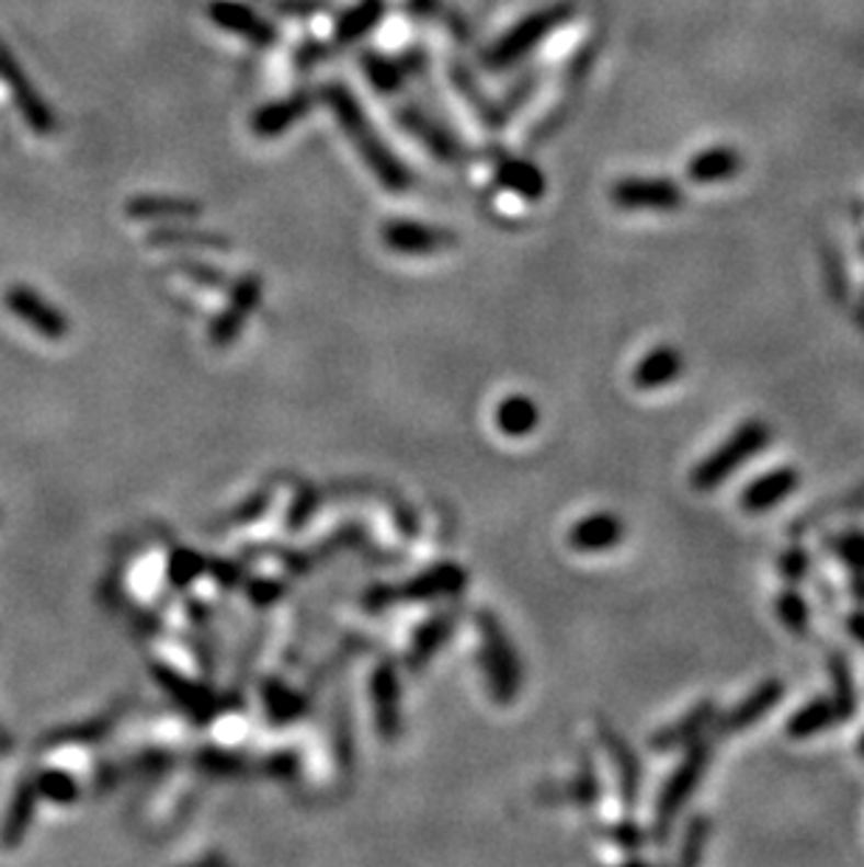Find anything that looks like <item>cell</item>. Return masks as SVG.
Here are the masks:
<instances>
[{
    "mask_svg": "<svg viewBox=\"0 0 864 867\" xmlns=\"http://www.w3.org/2000/svg\"><path fill=\"white\" fill-rule=\"evenodd\" d=\"M323 102L326 107L331 110V115L338 118L343 133L349 135V140L354 144L360 158L368 163L374 178L379 180L385 189H390V192H405V189H410L413 178H410L405 163L390 152L388 144L376 135L374 124L368 122V115L363 113V107L356 104L354 93H351L345 84L331 82L323 88Z\"/></svg>",
    "mask_w": 864,
    "mask_h": 867,
    "instance_id": "6da1fadb",
    "label": "cell"
},
{
    "mask_svg": "<svg viewBox=\"0 0 864 867\" xmlns=\"http://www.w3.org/2000/svg\"><path fill=\"white\" fill-rule=\"evenodd\" d=\"M710 758H713V741L702 735V739H696L691 746H687V753L682 755L677 769L671 772L666 784H662L655 803V823H651V836H655L657 845L668 842L677 820H680L682 809H685L687 800L693 798V791L700 789L707 766H710Z\"/></svg>",
    "mask_w": 864,
    "mask_h": 867,
    "instance_id": "7a4b0ae2",
    "label": "cell"
},
{
    "mask_svg": "<svg viewBox=\"0 0 864 867\" xmlns=\"http://www.w3.org/2000/svg\"><path fill=\"white\" fill-rule=\"evenodd\" d=\"M772 441V427L766 421L761 419H750L743 421L741 427L732 430L716 449H713L707 458H702L700 464L693 466L691 472V486L696 491H713L718 486L730 480L732 475L741 469L747 460L755 458L758 453L770 447Z\"/></svg>",
    "mask_w": 864,
    "mask_h": 867,
    "instance_id": "3957f363",
    "label": "cell"
},
{
    "mask_svg": "<svg viewBox=\"0 0 864 867\" xmlns=\"http://www.w3.org/2000/svg\"><path fill=\"white\" fill-rule=\"evenodd\" d=\"M572 14L570 3H556V7H547L534 12L531 18H525L522 23H516L500 43L486 54V65L491 70H502L511 68V65L520 62L525 54H531L542 39H547V34H554L561 23H567Z\"/></svg>",
    "mask_w": 864,
    "mask_h": 867,
    "instance_id": "277c9868",
    "label": "cell"
},
{
    "mask_svg": "<svg viewBox=\"0 0 864 867\" xmlns=\"http://www.w3.org/2000/svg\"><path fill=\"white\" fill-rule=\"evenodd\" d=\"M480 631H484V671L486 680H489L491 696L500 701H511L516 694H520L522 685V665L520 658H516L514 646L511 640L505 638L502 626L491 618L489 613L480 615Z\"/></svg>",
    "mask_w": 864,
    "mask_h": 867,
    "instance_id": "5b68a950",
    "label": "cell"
},
{
    "mask_svg": "<svg viewBox=\"0 0 864 867\" xmlns=\"http://www.w3.org/2000/svg\"><path fill=\"white\" fill-rule=\"evenodd\" d=\"M466 587V573L458 564H439L427 570L419 579H413L407 587H376L371 590L365 606L368 609H385L390 604H405V601H432L444 595H458Z\"/></svg>",
    "mask_w": 864,
    "mask_h": 867,
    "instance_id": "8992f818",
    "label": "cell"
},
{
    "mask_svg": "<svg viewBox=\"0 0 864 867\" xmlns=\"http://www.w3.org/2000/svg\"><path fill=\"white\" fill-rule=\"evenodd\" d=\"M0 82L9 88V93H12L14 99V107L20 110L23 118H26L32 133L52 135L54 129H57V118H54L52 107H48V104L43 102V96L32 88V82H29V77L18 65V59L9 54V48L3 43H0Z\"/></svg>",
    "mask_w": 864,
    "mask_h": 867,
    "instance_id": "52a82bcc",
    "label": "cell"
},
{
    "mask_svg": "<svg viewBox=\"0 0 864 867\" xmlns=\"http://www.w3.org/2000/svg\"><path fill=\"white\" fill-rule=\"evenodd\" d=\"M783 691L786 688H783L781 680H763L761 685H755L750 694L738 701L736 708L727 710L725 716H716V721H713L716 735H736L758 725L763 716H770L777 708V701L783 699Z\"/></svg>",
    "mask_w": 864,
    "mask_h": 867,
    "instance_id": "ba28073f",
    "label": "cell"
},
{
    "mask_svg": "<svg viewBox=\"0 0 864 867\" xmlns=\"http://www.w3.org/2000/svg\"><path fill=\"white\" fill-rule=\"evenodd\" d=\"M7 307L14 318H20L23 323L32 326L39 338L62 340L65 334H68V320H65V315L59 312L54 304H48L43 295H37L34 289L23 287V284H18V287L9 289Z\"/></svg>",
    "mask_w": 864,
    "mask_h": 867,
    "instance_id": "9c48e42d",
    "label": "cell"
},
{
    "mask_svg": "<svg viewBox=\"0 0 864 867\" xmlns=\"http://www.w3.org/2000/svg\"><path fill=\"white\" fill-rule=\"evenodd\" d=\"M382 242L394 253L405 255H427L439 253L455 244V237L444 228H432V225L407 223V219H394L382 228Z\"/></svg>",
    "mask_w": 864,
    "mask_h": 867,
    "instance_id": "30bf717a",
    "label": "cell"
},
{
    "mask_svg": "<svg viewBox=\"0 0 864 867\" xmlns=\"http://www.w3.org/2000/svg\"><path fill=\"white\" fill-rule=\"evenodd\" d=\"M800 486V472L795 466H777L770 472L758 475L747 489L738 494V503L747 514H766L775 505H781L783 500L792 498Z\"/></svg>",
    "mask_w": 864,
    "mask_h": 867,
    "instance_id": "8fae6325",
    "label": "cell"
},
{
    "mask_svg": "<svg viewBox=\"0 0 864 867\" xmlns=\"http://www.w3.org/2000/svg\"><path fill=\"white\" fill-rule=\"evenodd\" d=\"M716 716H718L716 699L696 701L682 719L671 721V725L657 730L648 744H651V750H657V753H671V750H680V746H691L693 741L702 739V735L713 728Z\"/></svg>",
    "mask_w": 864,
    "mask_h": 867,
    "instance_id": "7c38bea8",
    "label": "cell"
},
{
    "mask_svg": "<svg viewBox=\"0 0 864 867\" xmlns=\"http://www.w3.org/2000/svg\"><path fill=\"white\" fill-rule=\"evenodd\" d=\"M259 298H261L259 275H242L236 284H230V307L214 320L211 340H214L216 345L234 343V340L239 338V332H242L248 315H253V309L259 307Z\"/></svg>",
    "mask_w": 864,
    "mask_h": 867,
    "instance_id": "4fadbf2b",
    "label": "cell"
},
{
    "mask_svg": "<svg viewBox=\"0 0 864 867\" xmlns=\"http://www.w3.org/2000/svg\"><path fill=\"white\" fill-rule=\"evenodd\" d=\"M612 199L621 208H648V210H671L682 205V192L674 183L660 178H629L612 189Z\"/></svg>",
    "mask_w": 864,
    "mask_h": 867,
    "instance_id": "5bb4252c",
    "label": "cell"
},
{
    "mask_svg": "<svg viewBox=\"0 0 864 867\" xmlns=\"http://www.w3.org/2000/svg\"><path fill=\"white\" fill-rule=\"evenodd\" d=\"M208 18L223 32L236 34V37L248 39V43L261 45V48H268V45L275 43V28L261 14L245 7V3H236V0H214L208 7Z\"/></svg>",
    "mask_w": 864,
    "mask_h": 867,
    "instance_id": "9a60e30c",
    "label": "cell"
},
{
    "mask_svg": "<svg viewBox=\"0 0 864 867\" xmlns=\"http://www.w3.org/2000/svg\"><path fill=\"white\" fill-rule=\"evenodd\" d=\"M623 536H626L623 520L617 514H610V511H598V514H590V517L572 525L567 543L579 554H601V550L621 545Z\"/></svg>",
    "mask_w": 864,
    "mask_h": 867,
    "instance_id": "2e32d148",
    "label": "cell"
},
{
    "mask_svg": "<svg viewBox=\"0 0 864 867\" xmlns=\"http://www.w3.org/2000/svg\"><path fill=\"white\" fill-rule=\"evenodd\" d=\"M601 741H604L606 753L612 755L617 769V789H621L623 809L635 811L637 798H640V758L635 755V750L629 746V741L623 739L615 728L601 725Z\"/></svg>",
    "mask_w": 864,
    "mask_h": 867,
    "instance_id": "e0dca14e",
    "label": "cell"
},
{
    "mask_svg": "<svg viewBox=\"0 0 864 867\" xmlns=\"http://www.w3.org/2000/svg\"><path fill=\"white\" fill-rule=\"evenodd\" d=\"M399 124L407 129V133L413 135L416 140L424 144L427 152H432L439 160H444V163H455V160H461V155H464V149H461V144L455 140V135L446 133L435 118L421 113L419 107L399 110Z\"/></svg>",
    "mask_w": 864,
    "mask_h": 867,
    "instance_id": "ac0fdd59",
    "label": "cell"
},
{
    "mask_svg": "<svg viewBox=\"0 0 864 867\" xmlns=\"http://www.w3.org/2000/svg\"><path fill=\"white\" fill-rule=\"evenodd\" d=\"M685 357L674 345H655L632 370V383L637 390H657L682 377Z\"/></svg>",
    "mask_w": 864,
    "mask_h": 867,
    "instance_id": "d6986e66",
    "label": "cell"
},
{
    "mask_svg": "<svg viewBox=\"0 0 864 867\" xmlns=\"http://www.w3.org/2000/svg\"><path fill=\"white\" fill-rule=\"evenodd\" d=\"M311 107V93L300 90V93H293V96L278 99V102H270L264 107H259L250 118V127L259 138H278L284 135L286 129L293 127L295 122H300Z\"/></svg>",
    "mask_w": 864,
    "mask_h": 867,
    "instance_id": "ffe728a7",
    "label": "cell"
},
{
    "mask_svg": "<svg viewBox=\"0 0 864 867\" xmlns=\"http://www.w3.org/2000/svg\"><path fill=\"white\" fill-rule=\"evenodd\" d=\"M374 708H376L379 735L385 741H394L396 735H399L401 719H399V680H396V669L390 660H385L374 674Z\"/></svg>",
    "mask_w": 864,
    "mask_h": 867,
    "instance_id": "44dd1931",
    "label": "cell"
},
{
    "mask_svg": "<svg viewBox=\"0 0 864 867\" xmlns=\"http://www.w3.org/2000/svg\"><path fill=\"white\" fill-rule=\"evenodd\" d=\"M200 214H203V205L185 197H135L127 203L129 219L183 223V219H197Z\"/></svg>",
    "mask_w": 864,
    "mask_h": 867,
    "instance_id": "7402d4cb",
    "label": "cell"
},
{
    "mask_svg": "<svg viewBox=\"0 0 864 867\" xmlns=\"http://www.w3.org/2000/svg\"><path fill=\"white\" fill-rule=\"evenodd\" d=\"M833 725H839V714L833 708L831 696H817V699L806 701V705H800L795 714L788 716L786 735L797 741L814 739V735H820L822 730L833 728Z\"/></svg>",
    "mask_w": 864,
    "mask_h": 867,
    "instance_id": "603a6c76",
    "label": "cell"
},
{
    "mask_svg": "<svg viewBox=\"0 0 864 867\" xmlns=\"http://www.w3.org/2000/svg\"><path fill=\"white\" fill-rule=\"evenodd\" d=\"M494 178L502 189H509L511 194H516V197L522 199H531V203H534V199L545 197V185H547L545 174H542L531 160H522V158L502 160L500 167H497Z\"/></svg>",
    "mask_w": 864,
    "mask_h": 867,
    "instance_id": "cb8c5ba5",
    "label": "cell"
},
{
    "mask_svg": "<svg viewBox=\"0 0 864 867\" xmlns=\"http://www.w3.org/2000/svg\"><path fill=\"white\" fill-rule=\"evenodd\" d=\"M37 780L26 778L23 784H20L18 795H14L12 800V809H9V817L7 823H3V831H0V845L3 848H18L20 840L26 836L29 825H32V817H34V809H37Z\"/></svg>",
    "mask_w": 864,
    "mask_h": 867,
    "instance_id": "d4e9b609",
    "label": "cell"
},
{
    "mask_svg": "<svg viewBox=\"0 0 864 867\" xmlns=\"http://www.w3.org/2000/svg\"><path fill=\"white\" fill-rule=\"evenodd\" d=\"M828 676H831V701L837 708L839 721H848L859 708L856 676H853L851 660L845 651H831L828 654Z\"/></svg>",
    "mask_w": 864,
    "mask_h": 867,
    "instance_id": "484cf974",
    "label": "cell"
},
{
    "mask_svg": "<svg viewBox=\"0 0 864 867\" xmlns=\"http://www.w3.org/2000/svg\"><path fill=\"white\" fill-rule=\"evenodd\" d=\"M741 169V158L730 147H713L707 152L696 155L687 163V178L693 183H721V180L736 178Z\"/></svg>",
    "mask_w": 864,
    "mask_h": 867,
    "instance_id": "4316f807",
    "label": "cell"
},
{
    "mask_svg": "<svg viewBox=\"0 0 864 867\" xmlns=\"http://www.w3.org/2000/svg\"><path fill=\"white\" fill-rule=\"evenodd\" d=\"M856 511H864V486H856L853 491H845L839 498L826 500V503L814 505L811 511H806L803 517H797L792 523V534L803 536L806 531H811L814 525H822L826 520L831 517H842V514H856Z\"/></svg>",
    "mask_w": 864,
    "mask_h": 867,
    "instance_id": "83f0119b",
    "label": "cell"
},
{
    "mask_svg": "<svg viewBox=\"0 0 864 867\" xmlns=\"http://www.w3.org/2000/svg\"><path fill=\"white\" fill-rule=\"evenodd\" d=\"M497 427L509 438H522V435H531L536 427H539V408H536L534 399L527 396H509L505 402L497 408Z\"/></svg>",
    "mask_w": 864,
    "mask_h": 867,
    "instance_id": "f1b7e54d",
    "label": "cell"
},
{
    "mask_svg": "<svg viewBox=\"0 0 864 867\" xmlns=\"http://www.w3.org/2000/svg\"><path fill=\"white\" fill-rule=\"evenodd\" d=\"M155 676H158L160 683L166 685V691H169V694H172L174 699L183 705L185 714H189L194 721H208L211 716L216 714L211 696L205 694V691H200L197 685H191V683H185V680H180L174 671H169L160 665V669H155Z\"/></svg>",
    "mask_w": 864,
    "mask_h": 867,
    "instance_id": "f546056e",
    "label": "cell"
},
{
    "mask_svg": "<svg viewBox=\"0 0 864 867\" xmlns=\"http://www.w3.org/2000/svg\"><path fill=\"white\" fill-rule=\"evenodd\" d=\"M382 18H385V0H360L354 9H349V12L340 18L338 43L340 45L356 43V39L365 37Z\"/></svg>",
    "mask_w": 864,
    "mask_h": 867,
    "instance_id": "4dcf8cb0",
    "label": "cell"
},
{
    "mask_svg": "<svg viewBox=\"0 0 864 867\" xmlns=\"http://www.w3.org/2000/svg\"><path fill=\"white\" fill-rule=\"evenodd\" d=\"M452 629H455V615H439V618H432L430 624L421 626V629L416 631L413 649H410V658H407L410 669L419 671L421 665H424L427 660H430L432 654H435V651L441 649V643H444V640L450 638Z\"/></svg>",
    "mask_w": 864,
    "mask_h": 867,
    "instance_id": "1f68e13d",
    "label": "cell"
},
{
    "mask_svg": "<svg viewBox=\"0 0 864 867\" xmlns=\"http://www.w3.org/2000/svg\"><path fill=\"white\" fill-rule=\"evenodd\" d=\"M775 613L777 620L783 624V629H788L792 635H806L808 626H811V606H808V601L803 598L797 584H786V587L777 593Z\"/></svg>",
    "mask_w": 864,
    "mask_h": 867,
    "instance_id": "d6a6232c",
    "label": "cell"
},
{
    "mask_svg": "<svg viewBox=\"0 0 864 867\" xmlns=\"http://www.w3.org/2000/svg\"><path fill=\"white\" fill-rule=\"evenodd\" d=\"M559 795L561 798H567V803L579 806V809H592V806L601 800V784H598V772L595 766H592V758H587V755L581 758L579 772H576L572 784H567Z\"/></svg>",
    "mask_w": 864,
    "mask_h": 867,
    "instance_id": "836d02e7",
    "label": "cell"
},
{
    "mask_svg": "<svg viewBox=\"0 0 864 867\" xmlns=\"http://www.w3.org/2000/svg\"><path fill=\"white\" fill-rule=\"evenodd\" d=\"M828 556L842 561L848 570H864V531H839L822 539Z\"/></svg>",
    "mask_w": 864,
    "mask_h": 867,
    "instance_id": "e575fe53",
    "label": "cell"
},
{
    "mask_svg": "<svg viewBox=\"0 0 864 867\" xmlns=\"http://www.w3.org/2000/svg\"><path fill=\"white\" fill-rule=\"evenodd\" d=\"M363 68H365V77L371 79V84H374L379 93H396V90L401 88V82H405V73H407L405 62L390 57H379V54H365Z\"/></svg>",
    "mask_w": 864,
    "mask_h": 867,
    "instance_id": "d590c367",
    "label": "cell"
},
{
    "mask_svg": "<svg viewBox=\"0 0 864 867\" xmlns=\"http://www.w3.org/2000/svg\"><path fill=\"white\" fill-rule=\"evenodd\" d=\"M152 244H163V248H174V244H185V248H211V250H228L230 242L216 233H203V230H183V228H160L149 237Z\"/></svg>",
    "mask_w": 864,
    "mask_h": 867,
    "instance_id": "8d00e7d4",
    "label": "cell"
},
{
    "mask_svg": "<svg viewBox=\"0 0 864 867\" xmlns=\"http://www.w3.org/2000/svg\"><path fill=\"white\" fill-rule=\"evenodd\" d=\"M713 823L707 814H696L691 817L687 823L685 836H682V848H680V865H700L705 859V845L710 840Z\"/></svg>",
    "mask_w": 864,
    "mask_h": 867,
    "instance_id": "74e56055",
    "label": "cell"
},
{
    "mask_svg": "<svg viewBox=\"0 0 864 867\" xmlns=\"http://www.w3.org/2000/svg\"><path fill=\"white\" fill-rule=\"evenodd\" d=\"M264 699H268L270 719L275 721H293L298 719L300 710H304L300 696L281 683H268V688H264Z\"/></svg>",
    "mask_w": 864,
    "mask_h": 867,
    "instance_id": "f35d334b",
    "label": "cell"
},
{
    "mask_svg": "<svg viewBox=\"0 0 864 867\" xmlns=\"http://www.w3.org/2000/svg\"><path fill=\"white\" fill-rule=\"evenodd\" d=\"M34 780H37V791L39 795H45L48 800H54V803H73V798H77V780L70 778L68 772H59V769H48V772H39V775H34Z\"/></svg>",
    "mask_w": 864,
    "mask_h": 867,
    "instance_id": "ab89813d",
    "label": "cell"
},
{
    "mask_svg": "<svg viewBox=\"0 0 864 867\" xmlns=\"http://www.w3.org/2000/svg\"><path fill=\"white\" fill-rule=\"evenodd\" d=\"M110 725H113V716H104V719H95V721H84V725H79V728H68V730H59V733H54V735H45L43 746H59V744H79V741H95V739H102V735L107 733Z\"/></svg>",
    "mask_w": 864,
    "mask_h": 867,
    "instance_id": "60d3db41",
    "label": "cell"
},
{
    "mask_svg": "<svg viewBox=\"0 0 864 867\" xmlns=\"http://www.w3.org/2000/svg\"><path fill=\"white\" fill-rule=\"evenodd\" d=\"M777 573H781L783 584H800L808 573H811V556L803 545H792L781 554L777 559Z\"/></svg>",
    "mask_w": 864,
    "mask_h": 867,
    "instance_id": "b9f144b4",
    "label": "cell"
},
{
    "mask_svg": "<svg viewBox=\"0 0 864 867\" xmlns=\"http://www.w3.org/2000/svg\"><path fill=\"white\" fill-rule=\"evenodd\" d=\"M203 570H205V561L200 559L197 554H191V550H178V556H174L172 564H169V575H172L174 587H185V584H191V581L197 579Z\"/></svg>",
    "mask_w": 864,
    "mask_h": 867,
    "instance_id": "7bdbcfd3",
    "label": "cell"
},
{
    "mask_svg": "<svg viewBox=\"0 0 864 867\" xmlns=\"http://www.w3.org/2000/svg\"><path fill=\"white\" fill-rule=\"evenodd\" d=\"M612 840H615L626 854H635V851L643 845V831L637 829L635 820H623V823L612 831Z\"/></svg>",
    "mask_w": 864,
    "mask_h": 867,
    "instance_id": "ee69618b",
    "label": "cell"
},
{
    "mask_svg": "<svg viewBox=\"0 0 864 867\" xmlns=\"http://www.w3.org/2000/svg\"><path fill=\"white\" fill-rule=\"evenodd\" d=\"M180 270H185L189 275H194L197 281H205L208 287H225L228 281H225V275L219 273V270L208 267V264H197V262H185L180 264Z\"/></svg>",
    "mask_w": 864,
    "mask_h": 867,
    "instance_id": "f6af8a7d",
    "label": "cell"
},
{
    "mask_svg": "<svg viewBox=\"0 0 864 867\" xmlns=\"http://www.w3.org/2000/svg\"><path fill=\"white\" fill-rule=\"evenodd\" d=\"M326 3L323 0H281V9H284L286 14H298V18H309V14H315L318 9H323Z\"/></svg>",
    "mask_w": 864,
    "mask_h": 867,
    "instance_id": "bcb514c9",
    "label": "cell"
},
{
    "mask_svg": "<svg viewBox=\"0 0 864 867\" xmlns=\"http://www.w3.org/2000/svg\"><path fill=\"white\" fill-rule=\"evenodd\" d=\"M845 629L856 643L864 646V609H853L845 618Z\"/></svg>",
    "mask_w": 864,
    "mask_h": 867,
    "instance_id": "7dc6e473",
    "label": "cell"
},
{
    "mask_svg": "<svg viewBox=\"0 0 864 867\" xmlns=\"http://www.w3.org/2000/svg\"><path fill=\"white\" fill-rule=\"evenodd\" d=\"M851 573V593L859 604H864V570H848Z\"/></svg>",
    "mask_w": 864,
    "mask_h": 867,
    "instance_id": "c3c4849f",
    "label": "cell"
},
{
    "mask_svg": "<svg viewBox=\"0 0 864 867\" xmlns=\"http://www.w3.org/2000/svg\"><path fill=\"white\" fill-rule=\"evenodd\" d=\"M12 750V735L7 733V728L0 725V753H9Z\"/></svg>",
    "mask_w": 864,
    "mask_h": 867,
    "instance_id": "681fc988",
    "label": "cell"
},
{
    "mask_svg": "<svg viewBox=\"0 0 864 867\" xmlns=\"http://www.w3.org/2000/svg\"><path fill=\"white\" fill-rule=\"evenodd\" d=\"M859 753H862V758H864V735H862V741H859Z\"/></svg>",
    "mask_w": 864,
    "mask_h": 867,
    "instance_id": "f907efd6",
    "label": "cell"
},
{
    "mask_svg": "<svg viewBox=\"0 0 864 867\" xmlns=\"http://www.w3.org/2000/svg\"><path fill=\"white\" fill-rule=\"evenodd\" d=\"M862 250H864V248H862Z\"/></svg>",
    "mask_w": 864,
    "mask_h": 867,
    "instance_id": "816d5d0a",
    "label": "cell"
}]
</instances>
